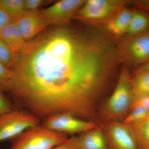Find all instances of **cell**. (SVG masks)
<instances>
[{"instance_id":"cell-1","label":"cell","mask_w":149,"mask_h":149,"mask_svg":"<svg viewBox=\"0 0 149 149\" xmlns=\"http://www.w3.org/2000/svg\"><path fill=\"white\" fill-rule=\"evenodd\" d=\"M118 58L102 38L67 24L52 26L17 55L8 92L40 119L67 113L93 121L96 102Z\"/></svg>"},{"instance_id":"cell-2","label":"cell","mask_w":149,"mask_h":149,"mask_svg":"<svg viewBox=\"0 0 149 149\" xmlns=\"http://www.w3.org/2000/svg\"><path fill=\"white\" fill-rule=\"evenodd\" d=\"M133 102L131 78L128 71L123 69L114 91L103 109L104 118L108 122L119 121L125 118Z\"/></svg>"},{"instance_id":"cell-3","label":"cell","mask_w":149,"mask_h":149,"mask_svg":"<svg viewBox=\"0 0 149 149\" xmlns=\"http://www.w3.org/2000/svg\"><path fill=\"white\" fill-rule=\"evenodd\" d=\"M68 139V135L38 125L16 138L8 149H52Z\"/></svg>"},{"instance_id":"cell-4","label":"cell","mask_w":149,"mask_h":149,"mask_svg":"<svg viewBox=\"0 0 149 149\" xmlns=\"http://www.w3.org/2000/svg\"><path fill=\"white\" fill-rule=\"evenodd\" d=\"M125 3L120 1L89 0L77 11L74 18L89 24L107 22L123 9Z\"/></svg>"},{"instance_id":"cell-5","label":"cell","mask_w":149,"mask_h":149,"mask_svg":"<svg viewBox=\"0 0 149 149\" xmlns=\"http://www.w3.org/2000/svg\"><path fill=\"white\" fill-rule=\"evenodd\" d=\"M40 123V119L28 111L14 109L0 115V143L15 139Z\"/></svg>"},{"instance_id":"cell-6","label":"cell","mask_w":149,"mask_h":149,"mask_svg":"<svg viewBox=\"0 0 149 149\" xmlns=\"http://www.w3.org/2000/svg\"><path fill=\"white\" fill-rule=\"evenodd\" d=\"M42 125L56 132L66 134H82L99 125L67 113H58L44 119Z\"/></svg>"},{"instance_id":"cell-7","label":"cell","mask_w":149,"mask_h":149,"mask_svg":"<svg viewBox=\"0 0 149 149\" xmlns=\"http://www.w3.org/2000/svg\"><path fill=\"white\" fill-rule=\"evenodd\" d=\"M85 1L83 0H62L40 12L48 27L65 25L71 19L74 18L77 11Z\"/></svg>"},{"instance_id":"cell-8","label":"cell","mask_w":149,"mask_h":149,"mask_svg":"<svg viewBox=\"0 0 149 149\" xmlns=\"http://www.w3.org/2000/svg\"><path fill=\"white\" fill-rule=\"evenodd\" d=\"M105 135L111 149H139L137 140L132 130L123 122H108Z\"/></svg>"},{"instance_id":"cell-9","label":"cell","mask_w":149,"mask_h":149,"mask_svg":"<svg viewBox=\"0 0 149 149\" xmlns=\"http://www.w3.org/2000/svg\"><path fill=\"white\" fill-rule=\"evenodd\" d=\"M119 55L127 59L131 63L141 64L149 61V32L132 36L122 49Z\"/></svg>"},{"instance_id":"cell-10","label":"cell","mask_w":149,"mask_h":149,"mask_svg":"<svg viewBox=\"0 0 149 149\" xmlns=\"http://www.w3.org/2000/svg\"><path fill=\"white\" fill-rule=\"evenodd\" d=\"M27 42L36 37L48 27L40 11L28 12L17 17L13 21Z\"/></svg>"},{"instance_id":"cell-11","label":"cell","mask_w":149,"mask_h":149,"mask_svg":"<svg viewBox=\"0 0 149 149\" xmlns=\"http://www.w3.org/2000/svg\"><path fill=\"white\" fill-rule=\"evenodd\" d=\"M0 40L5 43L17 55L21 52L27 42L13 21L0 30Z\"/></svg>"},{"instance_id":"cell-12","label":"cell","mask_w":149,"mask_h":149,"mask_svg":"<svg viewBox=\"0 0 149 149\" xmlns=\"http://www.w3.org/2000/svg\"><path fill=\"white\" fill-rule=\"evenodd\" d=\"M77 138L82 149H109L105 133L100 126Z\"/></svg>"},{"instance_id":"cell-13","label":"cell","mask_w":149,"mask_h":149,"mask_svg":"<svg viewBox=\"0 0 149 149\" xmlns=\"http://www.w3.org/2000/svg\"><path fill=\"white\" fill-rule=\"evenodd\" d=\"M134 13L128 9H123L120 10L106 22L107 31L115 36L127 33Z\"/></svg>"},{"instance_id":"cell-14","label":"cell","mask_w":149,"mask_h":149,"mask_svg":"<svg viewBox=\"0 0 149 149\" xmlns=\"http://www.w3.org/2000/svg\"><path fill=\"white\" fill-rule=\"evenodd\" d=\"M131 85L133 101L139 98L149 96V72H137L134 77L131 78Z\"/></svg>"},{"instance_id":"cell-15","label":"cell","mask_w":149,"mask_h":149,"mask_svg":"<svg viewBox=\"0 0 149 149\" xmlns=\"http://www.w3.org/2000/svg\"><path fill=\"white\" fill-rule=\"evenodd\" d=\"M128 126L136 137L139 149H149V114L140 122Z\"/></svg>"},{"instance_id":"cell-16","label":"cell","mask_w":149,"mask_h":149,"mask_svg":"<svg viewBox=\"0 0 149 149\" xmlns=\"http://www.w3.org/2000/svg\"><path fill=\"white\" fill-rule=\"evenodd\" d=\"M149 27L148 17L143 14L134 12L127 33L131 36L140 35Z\"/></svg>"},{"instance_id":"cell-17","label":"cell","mask_w":149,"mask_h":149,"mask_svg":"<svg viewBox=\"0 0 149 149\" xmlns=\"http://www.w3.org/2000/svg\"><path fill=\"white\" fill-rule=\"evenodd\" d=\"M24 0H0V5L12 17L13 20L24 11Z\"/></svg>"},{"instance_id":"cell-18","label":"cell","mask_w":149,"mask_h":149,"mask_svg":"<svg viewBox=\"0 0 149 149\" xmlns=\"http://www.w3.org/2000/svg\"><path fill=\"white\" fill-rule=\"evenodd\" d=\"M17 55L11 50L5 43L0 40V63L9 69L13 67L16 62Z\"/></svg>"},{"instance_id":"cell-19","label":"cell","mask_w":149,"mask_h":149,"mask_svg":"<svg viewBox=\"0 0 149 149\" xmlns=\"http://www.w3.org/2000/svg\"><path fill=\"white\" fill-rule=\"evenodd\" d=\"M131 111L125 116L123 120V123L130 125L140 122L149 114V109L143 107L133 108Z\"/></svg>"},{"instance_id":"cell-20","label":"cell","mask_w":149,"mask_h":149,"mask_svg":"<svg viewBox=\"0 0 149 149\" xmlns=\"http://www.w3.org/2000/svg\"><path fill=\"white\" fill-rule=\"evenodd\" d=\"M11 77L10 70L0 63V92L3 93L8 91Z\"/></svg>"},{"instance_id":"cell-21","label":"cell","mask_w":149,"mask_h":149,"mask_svg":"<svg viewBox=\"0 0 149 149\" xmlns=\"http://www.w3.org/2000/svg\"><path fill=\"white\" fill-rule=\"evenodd\" d=\"M52 149H82L78 138L73 136Z\"/></svg>"},{"instance_id":"cell-22","label":"cell","mask_w":149,"mask_h":149,"mask_svg":"<svg viewBox=\"0 0 149 149\" xmlns=\"http://www.w3.org/2000/svg\"><path fill=\"white\" fill-rule=\"evenodd\" d=\"M12 103L0 92V115L14 109Z\"/></svg>"},{"instance_id":"cell-23","label":"cell","mask_w":149,"mask_h":149,"mask_svg":"<svg viewBox=\"0 0 149 149\" xmlns=\"http://www.w3.org/2000/svg\"><path fill=\"white\" fill-rule=\"evenodd\" d=\"M47 1L43 0H24V11L28 12L37 11L38 9Z\"/></svg>"},{"instance_id":"cell-24","label":"cell","mask_w":149,"mask_h":149,"mask_svg":"<svg viewBox=\"0 0 149 149\" xmlns=\"http://www.w3.org/2000/svg\"><path fill=\"white\" fill-rule=\"evenodd\" d=\"M13 21L12 17L0 5V30Z\"/></svg>"},{"instance_id":"cell-25","label":"cell","mask_w":149,"mask_h":149,"mask_svg":"<svg viewBox=\"0 0 149 149\" xmlns=\"http://www.w3.org/2000/svg\"><path fill=\"white\" fill-rule=\"evenodd\" d=\"M138 107L149 109V96L142 97L135 100L132 104L131 109Z\"/></svg>"},{"instance_id":"cell-26","label":"cell","mask_w":149,"mask_h":149,"mask_svg":"<svg viewBox=\"0 0 149 149\" xmlns=\"http://www.w3.org/2000/svg\"><path fill=\"white\" fill-rule=\"evenodd\" d=\"M134 3L139 7L149 11V1H140Z\"/></svg>"},{"instance_id":"cell-27","label":"cell","mask_w":149,"mask_h":149,"mask_svg":"<svg viewBox=\"0 0 149 149\" xmlns=\"http://www.w3.org/2000/svg\"><path fill=\"white\" fill-rule=\"evenodd\" d=\"M141 71H148V72H149V61L147 62L146 65H144L142 68L139 70L138 72H141Z\"/></svg>"}]
</instances>
